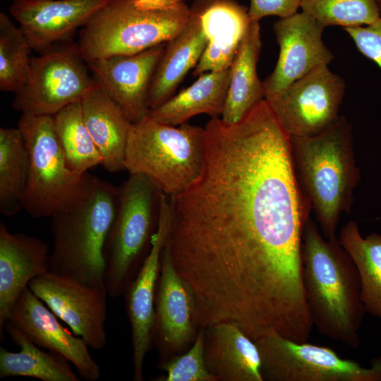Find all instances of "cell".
Instances as JSON below:
<instances>
[{
  "label": "cell",
  "mask_w": 381,
  "mask_h": 381,
  "mask_svg": "<svg viewBox=\"0 0 381 381\" xmlns=\"http://www.w3.org/2000/svg\"><path fill=\"white\" fill-rule=\"evenodd\" d=\"M170 211L167 194L162 193L158 225L150 250L137 276L128 286L126 310L132 334L133 378L143 380L145 357L152 345L155 322V290L160 270L161 255L169 227Z\"/></svg>",
  "instance_id": "15"
},
{
  "label": "cell",
  "mask_w": 381,
  "mask_h": 381,
  "mask_svg": "<svg viewBox=\"0 0 381 381\" xmlns=\"http://www.w3.org/2000/svg\"><path fill=\"white\" fill-rule=\"evenodd\" d=\"M204 128L202 172L170 195L167 237L195 315L252 334L303 327L311 320L302 236L312 209L290 136L264 107L234 124L212 118Z\"/></svg>",
  "instance_id": "1"
},
{
  "label": "cell",
  "mask_w": 381,
  "mask_h": 381,
  "mask_svg": "<svg viewBox=\"0 0 381 381\" xmlns=\"http://www.w3.org/2000/svg\"><path fill=\"white\" fill-rule=\"evenodd\" d=\"M28 287L90 348L101 350L106 346L109 294L104 284H86L47 272L32 279Z\"/></svg>",
  "instance_id": "12"
},
{
  "label": "cell",
  "mask_w": 381,
  "mask_h": 381,
  "mask_svg": "<svg viewBox=\"0 0 381 381\" xmlns=\"http://www.w3.org/2000/svg\"><path fill=\"white\" fill-rule=\"evenodd\" d=\"M344 92V80L325 65L265 100L289 136L306 137L324 131L339 119Z\"/></svg>",
  "instance_id": "11"
},
{
  "label": "cell",
  "mask_w": 381,
  "mask_h": 381,
  "mask_svg": "<svg viewBox=\"0 0 381 381\" xmlns=\"http://www.w3.org/2000/svg\"><path fill=\"white\" fill-rule=\"evenodd\" d=\"M380 17L381 18V0H375Z\"/></svg>",
  "instance_id": "35"
},
{
  "label": "cell",
  "mask_w": 381,
  "mask_h": 381,
  "mask_svg": "<svg viewBox=\"0 0 381 381\" xmlns=\"http://www.w3.org/2000/svg\"><path fill=\"white\" fill-rule=\"evenodd\" d=\"M339 241L355 263L365 313L381 319V234L363 237L354 220L341 228Z\"/></svg>",
  "instance_id": "27"
},
{
  "label": "cell",
  "mask_w": 381,
  "mask_h": 381,
  "mask_svg": "<svg viewBox=\"0 0 381 381\" xmlns=\"http://www.w3.org/2000/svg\"><path fill=\"white\" fill-rule=\"evenodd\" d=\"M262 46L259 21L252 20L230 66V80L221 119L234 124L265 99L257 73Z\"/></svg>",
  "instance_id": "24"
},
{
  "label": "cell",
  "mask_w": 381,
  "mask_h": 381,
  "mask_svg": "<svg viewBox=\"0 0 381 381\" xmlns=\"http://www.w3.org/2000/svg\"><path fill=\"white\" fill-rule=\"evenodd\" d=\"M198 334L190 349L181 356L166 362L162 369L167 375L159 380L164 381H214L216 378L209 372L205 360V331Z\"/></svg>",
  "instance_id": "32"
},
{
  "label": "cell",
  "mask_w": 381,
  "mask_h": 381,
  "mask_svg": "<svg viewBox=\"0 0 381 381\" xmlns=\"http://www.w3.org/2000/svg\"><path fill=\"white\" fill-rule=\"evenodd\" d=\"M78 42H59L32 56L28 79L12 107L21 114L54 116L79 102L95 84Z\"/></svg>",
  "instance_id": "9"
},
{
  "label": "cell",
  "mask_w": 381,
  "mask_h": 381,
  "mask_svg": "<svg viewBox=\"0 0 381 381\" xmlns=\"http://www.w3.org/2000/svg\"><path fill=\"white\" fill-rule=\"evenodd\" d=\"M296 174L326 238L336 236L342 213L349 214L361 181L352 127L345 116L311 136H290Z\"/></svg>",
  "instance_id": "3"
},
{
  "label": "cell",
  "mask_w": 381,
  "mask_h": 381,
  "mask_svg": "<svg viewBox=\"0 0 381 381\" xmlns=\"http://www.w3.org/2000/svg\"><path fill=\"white\" fill-rule=\"evenodd\" d=\"M49 246L42 239L9 231L0 222V335L11 309L30 282L48 272Z\"/></svg>",
  "instance_id": "19"
},
{
  "label": "cell",
  "mask_w": 381,
  "mask_h": 381,
  "mask_svg": "<svg viewBox=\"0 0 381 381\" xmlns=\"http://www.w3.org/2000/svg\"><path fill=\"white\" fill-rule=\"evenodd\" d=\"M53 121L67 165L72 171L85 174L102 164V156L84 123L80 101L55 114Z\"/></svg>",
  "instance_id": "29"
},
{
  "label": "cell",
  "mask_w": 381,
  "mask_h": 381,
  "mask_svg": "<svg viewBox=\"0 0 381 381\" xmlns=\"http://www.w3.org/2000/svg\"><path fill=\"white\" fill-rule=\"evenodd\" d=\"M205 128L172 126L149 115L131 123L124 169L151 179L164 193H180L196 181L205 164Z\"/></svg>",
  "instance_id": "6"
},
{
  "label": "cell",
  "mask_w": 381,
  "mask_h": 381,
  "mask_svg": "<svg viewBox=\"0 0 381 381\" xmlns=\"http://www.w3.org/2000/svg\"><path fill=\"white\" fill-rule=\"evenodd\" d=\"M30 156L19 128H0V212L6 217L23 208Z\"/></svg>",
  "instance_id": "28"
},
{
  "label": "cell",
  "mask_w": 381,
  "mask_h": 381,
  "mask_svg": "<svg viewBox=\"0 0 381 381\" xmlns=\"http://www.w3.org/2000/svg\"><path fill=\"white\" fill-rule=\"evenodd\" d=\"M253 341L263 381H381V355L364 367L329 347L297 343L276 334Z\"/></svg>",
  "instance_id": "10"
},
{
  "label": "cell",
  "mask_w": 381,
  "mask_h": 381,
  "mask_svg": "<svg viewBox=\"0 0 381 381\" xmlns=\"http://www.w3.org/2000/svg\"><path fill=\"white\" fill-rule=\"evenodd\" d=\"M188 24L165 44L148 95L152 110L169 99L187 73L199 62L207 44L198 16L190 9Z\"/></svg>",
  "instance_id": "23"
},
{
  "label": "cell",
  "mask_w": 381,
  "mask_h": 381,
  "mask_svg": "<svg viewBox=\"0 0 381 381\" xmlns=\"http://www.w3.org/2000/svg\"><path fill=\"white\" fill-rule=\"evenodd\" d=\"M344 29L358 51L381 68V18L367 25Z\"/></svg>",
  "instance_id": "33"
},
{
  "label": "cell",
  "mask_w": 381,
  "mask_h": 381,
  "mask_svg": "<svg viewBox=\"0 0 381 381\" xmlns=\"http://www.w3.org/2000/svg\"><path fill=\"white\" fill-rule=\"evenodd\" d=\"M190 14L186 0H109L83 27L79 49L87 63L138 53L175 37Z\"/></svg>",
  "instance_id": "4"
},
{
  "label": "cell",
  "mask_w": 381,
  "mask_h": 381,
  "mask_svg": "<svg viewBox=\"0 0 381 381\" xmlns=\"http://www.w3.org/2000/svg\"><path fill=\"white\" fill-rule=\"evenodd\" d=\"M118 203L119 187L94 176L80 205L52 217L48 272L86 284H104V249Z\"/></svg>",
  "instance_id": "5"
},
{
  "label": "cell",
  "mask_w": 381,
  "mask_h": 381,
  "mask_svg": "<svg viewBox=\"0 0 381 381\" xmlns=\"http://www.w3.org/2000/svg\"><path fill=\"white\" fill-rule=\"evenodd\" d=\"M302 262L313 326L332 340L358 348L365 313L358 270L339 238H326L310 217L303 231Z\"/></svg>",
  "instance_id": "2"
},
{
  "label": "cell",
  "mask_w": 381,
  "mask_h": 381,
  "mask_svg": "<svg viewBox=\"0 0 381 381\" xmlns=\"http://www.w3.org/2000/svg\"><path fill=\"white\" fill-rule=\"evenodd\" d=\"M166 43L132 54L87 62L94 80L119 106L131 123L150 113L148 95Z\"/></svg>",
  "instance_id": "14"
},
{
  "label": "cell",
  "mask_w": 381,
  "mask_h": 381,
  "mask_svg": "<svg viewBox=\"0 0 381 381\" xmlns=\"http://www.w3.org/2000/svg\"><path fill=\"white\" fill-rule=\"evenodd\" d=\"M44 304L28 286L16 301L7 321L19 328L38 346L71 363L82 378L87 381L98 380L101 377L100 368L90 353L87 343L64 327Z\"/></svg>",
  "instance_id": "16"
},
{
  "label": "cell",
  "mask_w": 381,
  "mask_h": 381,
  "mask_svg": "<svg viewBox=\"0 0 381 381\" xmlns=\"http://www.w3.org/2000/svg\"><path fill=\"white\" fill-rule=\"evenodd\" d=\"M82 115L109 172L124 169V157L131 123L119 106L96 83L80 100Z\"/></svg>",
  "instance_id": "22"
},
{
  "label": "cell",
  "mask_w": 381,
  "mask_h": 381,
  "mask_svg": "<svg viewBox=\"0 0 381 381\" xmlns=\"http://www.w3.org/2000/svg\"><path fill=\"white\" fill-rule=\"evenodd\" d=\"M29 152L30 170L23 208L34 218L70 211L88 195L95 176L67 165L53 116L21 114L18 126Z\"/></svg>",
  "instance_id": "7"
},
{
  "label": "cell",
  "mask_w": 381,
  "mask_h": 381,
  "mask_svg": "<svg viewBox=\"0 0 381 381\" xmlns=\"http://www.w3.org/2000/svg\"><path fill=\"white\" fill-rule=\"evenodd\" d=\"M109 0H12L8 11L32 49L69 40Z\"/></svg>",
  "instance_id": "17"
},
{
  "label": "cell",
  "mask_w": 381,
  "mask_h": 381,
  "mask_svg": "<svg viewBox=\"0 0 381 381\" xmlns=\"http://www.w3.org/2000/svg\"><path fill=\"white\" fill-rule=\"evenodd\" d=\"M325 28L303 11L274 23L273 31L279 53L273 71L262 81L265 99L333 60V54L322 40Z\"/></svg>",
  "instance_id": "13"
},
{
  "label": "cell",
  "mask_w": 381,
  "mask_h": 381,
  "mask_svg": "<svg viewBox=\"0 0 381 381\" xmlns=\"http://www.w3.org/2000/svg\"><path fill=\"white\" fill-rule=\"evenodd\" d=\"M30 44L20 27L0 13V90L19 92L30 72Z\"/></svg>",
  "instance_id": "30"
},
{
  "label": "cell",
  "mask_w": 381,
  "mask_h": 381,
  "mask_svg": "<svg viewBox=\"0 0 381 381\" xmlns=\"http://www.w3.org/2000/svg\"><path fill=\"white\" fill-rule=\"evenodd\" d=\"M300 4L301 0H250L248 14L255 21L270 16L286 18L297 13Z\"/></svg>",
  "instance_id": "34"
},
{
  "label": "cell",
  "mask_w": 381,
  "mask_h": 381,
  "mask_svg": "<svg viewBox=\"0 0 381 381\" xmlns=\"http://www.w3.org/2000/svg\"><path fill=\"white\" fill-rule=\"evenodd\" d=\"M164 192L149 178L130 174L119 187L116 214L104 249L108 294H124L148 255Z\"/></svg>",
  "instance_id": "8"
},
{
  "label": "cell",
  "mask_w": 381,
  "mask_h": 381,
  "mask_svg": "<svg viewBox=\"0 0 381 381\" xmlns=\"http://www.w3.org/2000/svg\"><path fill=\"white\" fill-rule=\"evenodd\" d=\"M205 329V363L217 380L263 381L258 347L238 325L222 322Z\"/></svg>",
  "instance_id": "21"
},
{
  "label": "cell",
  "mask_w": 381,
  "mask_h": 381,
  "mask_svg": "<svg viewBox=\"0 0 381 381\" xmlns=\"http://www.w3.org/2000/svg\"><path fill=\"white\" fill-rule=\"evenodd\" d=\"M159 271L154 330L168 348L179 349L193 334L195 303L191 288L174 266L167 238Z\"/></svg>",
  "instance_id": "20"
},
{
  "label": "cell",
  "mask_w": 381,
  "mask_h": 381,
  "mask_svg": "<svg viewBox=\"0 0 381 381\" xmlns=\"http://www.w3.org/2000/svg\"><path fill=\"white\" fill-rule=\"evenodd\" d=\"M4 329L19 352L0 347V377L24 376L42 381H79L69 361L52 351L41 350L17 327L6 322Z\"/></svg>",
  "instance_id": "26"
},
{
  "label": "cell",
  "mask_w": 381,
  "mask_h": 381,
  "mask_svg": "<svg viewBox=\"0 0 381 381\" xmlns=\"http://www.w3.org/2000/svg\"><path fill=\"white\" fill-rule=\"evenodd\" d=\"M300 8L325 28L367 25L380 18L375 0H301Z\"/></svg>",
  "instance_id": "31"
},
{
  "label": "cell",
  "mask_w": 381,
  "mask_h": 381,
  "mask_svg": "<svg viewBox=\"0 0 381 381\" xmlns=\"http://www.w3.org/2000/svg\"><path fill=\"white\" fill-rule=\"evenodd\" d=\"M230 80V68L205 73L190 86L174 95L149 116L159 122L179 126L192 117L205 114L221 116Z\"/></svg>",
  "instance_id": "25"
},
{
  "label": "cell",
  "mask_w": 381,
  "mask_h": 381,
  "mask_svg": "<svg viewBox=\"0 0 381 381\" xmlns=\"http://www.w3.org/2000/svg\"><path fill=\"white\" fill-rule=\"evenodd\" d=\"M190 9L207 39L193 75L229 68L252 21L248 8L236 0H194Z\"/></svg>",
  "instance_id": "18"
}]
</instances>
